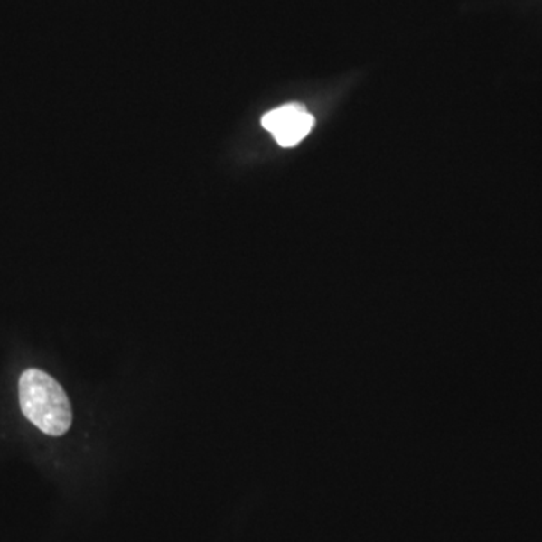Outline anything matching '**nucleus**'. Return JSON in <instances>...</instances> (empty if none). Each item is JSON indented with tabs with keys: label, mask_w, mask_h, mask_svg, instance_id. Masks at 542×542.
Returning a JSON list of instances; mask_svg holds the SVG:
<instances>
[{
	"label": "nucleus",
	"mask_w": 542,
	"mask_h": 542,
	"mask_svg": "<svg viewBox=\"0 0 542 542\" xmlns=\"http://www.w3.org/2000/svg\"><path fill=\"white\" fill-rule=\"evenodd\" d=\"M18 395L23 415L42 433L58 437L71 426V404L67 393L44 370H24L18 381Z\"/></svg>",
	"instance_id": "1"
},
{
	"label": "nucleus",
	"mask_w": 542,
	"mask_h": 542,
	"mask_svg": "<svg viewBox=\"0 0 542 542\" xmlns=\"http://www.w3.org/2000/svg\"><path fill=\"white\" fill-rule=\"evenodd\" d=\"M313 124L315 119L302 104H285L262 117V126L285 148L300 144Z\"/></svg>",
	"instance_id": "2"
}]
</instances>
